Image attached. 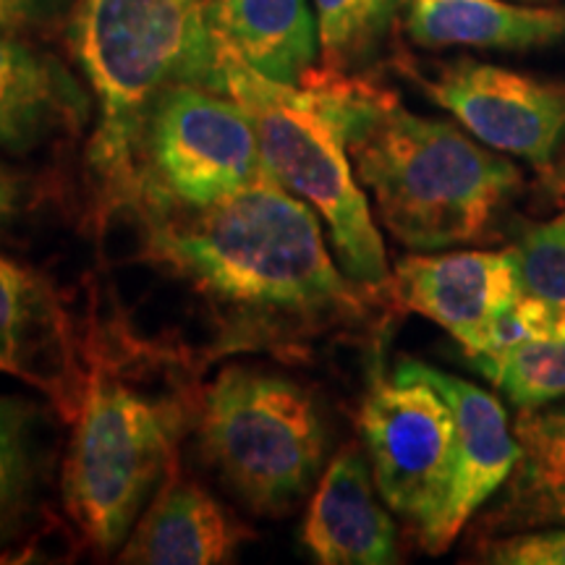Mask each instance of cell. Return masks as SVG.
<instances>
[{
  "mask_svg": "<svg viewBox=\"0 0 565 565\" xmlns=\"http://www.w3.org/2000/svg\"><path fill=\"white\" fill-rule=\"evenodd\" d=\"M145 259L186 282L223 324L221 349H301L364 312L320 215L273 173L210 207H139Z\"/></svg>",
  "mask_w": 565,
  "mask_h": 565,
  "instance_id": "1",
  "label": "cell"
},
{
  "mask_svg": "<svg viewBox=\"0 0 565 565\" xmlns=\"http://www.w3.org/2000/svg\"><path fill=\"white\" fill-rule=\"evenodd\" d=\"M380 223L414 252L479 242L521 186V171L454 124L406 110L391 89L335 68H312Z\"/></svg>",
  "mask_w": 565,
  "mask_h": 565,
  "instance_id": "2",
  "label": "cell"
},
{
  "mask_svg": "<svg viewBox=\"0 0 565 565\" xmlns=\"http://www.w3.org/2000/svg\"><path fill=\"white\" fill-rule=\"evenodd\" d=\"M68 42L97 100L87 158L105 217L137 200L141 129L162 92H221L217 40L207 0H79Z\"/></svg>",
  "mask_w": 565,
  "mask_h": 565,
  "instance_id": "3",
  "label": "cell"
},
{
  "mask_svg": "<svg viewBox=\"0 0 565 565\" xmlns=\"http://www.w3.org/2000/svg\"><path fill=\"white\" fill-rule=\"evenodd\" d=\"M217 40V38H215ZM221 92L249 113L275 179L328 225L343 273L364 288L391 282L383 236L338 129L312 84H280L217 40Z\"/></svg>",
  "mask_w": 565,
  "mask_h": 565,
  "instance_id": "4",
  "label": "cell"
},
{
  "mask_svg": "<svg viewBox=\"0 0 565 565\" xmlns=\"http://www.w3.org/2000/svg\"><path fill=\"white\" fill-rule=\"evenodd\" d=\"M181 406L92 366L87 395L63 458L61 498L97 553L124 547L139 513L175 466Z\"/></svg>",
  "mask_w": 565,
  "mask_h": 565,
  "instance_id": "5",
  "label": "cell"
},
{
  "mask_svg": "<svg viewBox=\"0 0 565 565\" xmlns=\"http://www.w3.org/2000/svg\"><path fill=\"white\" fill-rule=\"evenodd\" d=\"M200 440L221 482L249 511L288 515L320 477L328 429L301 383L233 364L204 387Z\"/></svg>",
  "mask_w": 565,
  "mask_h": 565,
  "instance_id": "6",
  "label": "cell"
},
{
  "mask_svg": "<svg viewBox=\"0 0 565 565\" xmlns=\"http://www.w3.org/2000/svg\"><path fill=\"white\" fill-rule=\"evenodd\" d=\"M267 173L249 113L225 92L179 84L147 113L131 207H210Z\"/></svg>",
  "mask_w": 565,
  "mask_h": 565,
  "instance_id": "7",
  "label": "cell"
},
{
  "mask_svg": "<svg viewBox=\"0 0 565 565\" xmlns=\"http://www.w3.org/2000/svg\"><path fill=\"white\" fill-rule=\"evenodd\" d=\"M380 498L416 532L440 511L456 469V419L424 380H374L359 414Z\"/></svg>",
  "mask_w": 565,
  "mask_h": 565,
  "instance_id": "8",
  "label": "cell"
},
{
  "mask_svg": "<svg viewBox=\"0 0 565 565\" xmlns=\"http://www.w3.org/2000/svg\"><path fill=\"white\" fill-rule=\"evenodd\" d=\"M429 100L454 113L492 150L547 168L565 131V79H542L471 58L443 63L419 79Z\"/></svg>",
  "mask_w": 565,
  "mask_h": 565,
  "instance_id": "9",
  "label": "cell"
},
{
  "mask_svg": "<svg viewBox=\"0 0 565 565\" xmlns=\"http://www.w3.org/2000/svg\"><path fill=\"white\" fill-rule=\"evenodd\" d=\"M395 377H416L443 393L456 419V469L440 511L419 529V542L429 555H443L471 515L511 479L519 463L513 424L498 398L469 380L456 377L419 359H401Z\"/></svg>",
  "mask_w": 565,
  "mask_h": 565,
  "instance_id": "10",
  "label": "cell"
},
{
  "mask_svg": "<svg viewBox=\"0 0 565 565\" xmlns=\"http://www.w3.org/2000/svg\"><path fill=\"white\" fill-rule=\"evenodd\" d=\"M0 374L38 387L63 419L74 422L89 372L79 359L74 322L53 282L0 254Z\"/></svg>",
  "mask_w": 565,
  "mask_h": 565,
  "instance_id": "11",
  "label": "cell"
},
{
  "mask_svg": "<svg viewBox=\"0 0 565 565\" xmlns=\"http://www.w3.org/2000/svg\"><path fill=\"white\" fill-rule=\"evenodd\" d=\"M391 282L401 307L448 330L466 356L477 351L494 317L524 294L515 246L500 252L412 254L401 259Z\"/></svg>",
  "mask_w": 565,
  "mask_h": 565,
  "instance_id": "12",
  "label": "cell"
},
{
  "mask_svg": "<svg viewBox=\"0 0 565 565\" xmlns=\"http://www.w3.org/2000/svg\"><path fill=\"white\" fill-rule=\"evenodd\" d=\"M383 503L364 456L341 450L315 487L301 545L322 565L398 563V529Z\"/></svg>",
  "mask_w": 565,
  "mask_h": 565,
  "instance_id": "13",
  "label": "cell"
},
{
  "mask_svg": "<svg viewBox=\"0 0 565 565\" xmlns=\"http://www.w3.org/2000/svg\"><path fill=\"white\" fill-rule=\"evenodd\" d=\"M246 534L242 521L233 519L215 494L173 466L118 550V563H231Z\"/></svg>",
  "mask_w": 565,
  "mask_h": 565,
  "instance_id": "14",
  "label": "cell"
},
{
  "mask_svg": "<svg viewBox=\"0 0 565 565\" xmlns=\"http://www.w3.org/2000/svg\"><path fill=\"white\" fill-rule=\"evenodd\" d=\"M74 74L21 34L0 32V150L26 154L89 121Z\"/></svg>",
  "mask_w": 565,
  "mask_h": 565,
  "instance_id": "15",
  "label": "cell"
},
{
  "mask_svg": "<svg viewBox=\"0 0 565 565\" xmlns=\"http://www.w3.org/2000/svg\"><path fill=\"white\" fill-rule=\"evenodd\" d=\"M408 40L429 51H532L565 40V6H519L508 0H406Z\"/></svg>",
  "mask_w": 565,
  "mask_h": 565,
  "instance_id": "16",
  "label": "cell"
},
{
  "mask_svg": "<svg viewBox=\"0 0 565 565\" xmlns=\"http://www.w3.org/2000/svg\"><path fill=\"white\" fill-rule=\"evenodd\" d=\"M207 24L238 58L280 84H299L320 53L309 0H207Z\"/></svg>",
  "mask_w": 565,
  "mask_h": 565,
  "instance_id": "17",
  "label": "cell"
},
{
  "mask_svg": "<svg viewBox=\"0 0 565 565\" xmlns=\"http://www.w3.org/2000/svg\"><path fill=\"white\" fill-rule=\"evenodd\" d=\"M53 416L24 395H0V550L32 532L55 463Z\"/></svg>",
  "mask_w": 565,
  "mask_h": 565,
  "instance_id": "18",
  "label": "cell"
},
{
  "mask_svg": "<svg viewBox=\"0 0 565 565\" xmlns=\"http://www.w3.org/2000/svg\"><path fill=\"white\" fill-rule=\"evenodd\" d=\"M406 0H315L322 66L353 74L377 55Z\"/></svg>",
  "mask_w": 565,
  "mask_h": 565,
  "instance_id": "19",
  "label": "cell"
},
{
  "mask_svg": "<svg viewBox=\"0 0 565 565\" xmlns=\"http://www.w3.org/2000/svg\"><path fill=\"white\" fill-rule=\"evenodd\" d=\"M519 463L508 479V508H521L565 484V404L519 408L513 424Z\"/></svg>",
  "mask_w": 565,
  "mask_h": 565,
  "instance_id": "20",
  "label": "cell"
},
{
  "mask_svg": "<svg viewBox=\"0 0 565 565\" xmlns=\"http://www.w3.org/2000/svg\"><path fill=\"white\" fill-rule=\"evenodd\" d=\"M475 366L515 408H534L565 398V338L519 345Z\"/></svg>",
  "mask_w": 565,
  "mask_h": 565,
  "instance_id": "21",
  "label": "cell"
},
{
  "mask_svg": "<svg viewBox=\"0 0 565 565\" xmlns=\"http://www.w3.org/2000/svg\"><path fill=\"white\" fill-rule=\"evenodd\" d=\"M557 338H565V301L521 294L511 307L503 309L490 322L477 351L469 359L471 364H477L484 359L503 356L519 345L557 341Z\"/></svg>",
  "mask_w": 565,
  "mask_h": 565,
  "instance_id": "22",
  "label": "cell"
},
{
  "mask_svg": "<svg viewBox=\"0 0 565 565\" xmlns=\"http://www.w3.org/2000/svg\"><path fill=\"white\" fill-rule=\"evenodd\" d=\"M524 294L565 301V212L529 228L515 244Z\"/></svg>",
  "mask_w": 565,
  "mask_h": 565,
  "instance_id": "23",
  "label": "cell"
},
{
  "mask_svg": "<svg viewBox=\"0 0 565 565\" xmlns=\"http://www.w3.org/2000/svg\"><path fill=\"white\" fill-rule=\"evenodd\" d=\"M482 563L492 565H565V524L536 529L487 542Z\"/></svg>",
  "mask_w": 565,
  "mask_h": 565,
  "instance_id": "24",
  "label": "cell"
},
{
  "mask_svg": "<svg viewBox=\"0 0 565 565\" xmlns=\"http://www.w3.org/2000/svg\"><path fill=\"white\" fill-rule=\"evenodd\" d=\"M30 210V189L19 173L0 162V244L17 231L21 217Z\"/></svg>",
  "mask_w": 565,
  "mask_h": 565,
  "instance_id": "25",
  "label": "cell"
},
{
  "mask_svg": "<svg viewBox=\"0 0 565 565\" xmlns=\"http://www.w3.org/2000/svg\"><path fill=\"white\" fill-rule=\"evenodd\" d=\"M53 0H0V32L30 34L53 19Z\"/></svg>",
  "mask_w": 565,
  "mask_h": 565,
  "instance_id": "26",
  "label": "cell"
},
{
  "mask_svg": "<svg viewBox=\"0 0 565 565\" xmlns=\"http://www.w3.org/2000/svg\"><path fill=\"white\" fill-rule=\"evenodd\" d=\"M511 524L515 526H545V524H565V484L555 487L553 492L542 494L532 503L508 511Z\"/></svg>",
  "mask_w": 565,
  "mask_h": 565,
  "instance_id": "27",
  "label": "cell"
},
{
  "mask_svg": "<svg viewBox=\"0 0 565 565\" xmlns=\"http://www.w3.org/2000/svg\"><path fill=\"white\" fill-rule=\"evenodd\" d=\"M561 183H563V189H565V171H563V179H561Z\"/></svg>",
  "mask_w": 565,
  "mask_h": 565,
  "instance_id": "28",
  "label": "cell"
}]
</instances>
